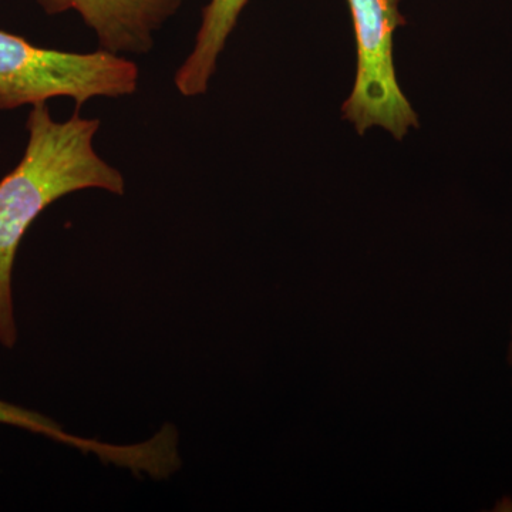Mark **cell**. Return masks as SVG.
<instances>
[{"label":"cell","instance_id":"obj_1","mask_svg":"<svg viewBox=\"0 0 512 512\" xmlns=\"http://www.w3.org/2000/svg\"><path fill=\"white\" fill-rule=\"evenodd\" d=\"M100 121L53 120L46 103L30 110L25 154L0 180V345L13 349L19 329L13 301V268L20 242L30 225L53 202L82 190L123 195L126 181L94 150Z\"/></svg>","mask_w":512,"mask_h":512},{"label":"cell","instance_id":"obj_2","mask_svg":"<svg viewBox=\"0 0 512 512\" xmlns=\"http://www.w3.org/2000/svg\"><path fill=\"white\" fill-rule=\"evenodd\" d=\"M138 76L136 63L109 50L46 49L0 30V110L36 106L55 97H70L79 110L94 97L130 96Z\"/></svg>","mask_w":512,"mask_h":512},{"label":"cell","instance_id":"obj_3","mask_svg":"<svg viewBox=\"0 0 512 512\" xmlns=\"http://www.w3.org/2000/svg\"><path fill=\"white\" fill-rule=\"evenodd\" d=\"M400 2L348 0L356 36L357 72L342 114L359 134L377 126L402 140L409 128L419 126L416 111L400 89L394 69V32L406 23Z\"/></svg>","mask_w":512,"mask_h":512},{"label":"cell","instance_id":"obj_4","mask_svg":"<svg viewBox=\"0 0 512 512\" xmlns=\"http://www.w3.org/2000/svg\"><path fill=\"white\" fill-rule=\"evenodd\" d=\"M46 15L79 13L96 33L101 49L144 55L154 45V33L173 18L184 0H35Z\"/></svg>","mask_w":512,"mask_h":512},{"label":"cell","instance_id":"obj_5","mask_svg":"<svg viewBox=\"0 0 512 512\" xmlns=\"http://www.w3.org/2000/svg\"><path fill=\"white\" fill-rule=\"evenodd\" d=\"M0 424L39 434V436L56 441V443L76 448L80 453L89 454V456L92 454V456L100 458L103 463L127 468L137 476H154L160 468L161 458H163L160 443L154 437L147 441H141V443L126 444V446L84 439V437L70 434L57 421L50 419L45 414L26 409L18 404L5 402L2 399H0Z\"/></svg>","mask_w":512,"mask_h":512},{"label":"cell","instance_id":"obj_6","mask_svg":"<svg viewBox=\"0 0 512 512\" xmlns=\"http://www.w3.org/2000/svg\"><path fill=\"white\" fill-rule=\"evenodd\" d=\"M247 3L248 0H210L202 10L194 49L175 74V86L183 96L195 97L207 92L218 57Z\"/></svg>","mask_w":512,"mask_h":512},{"label":"cell","instance_id":"obj_7","mask_svg":"<svg viewBox=\"0 0 512 512\" xmlns=\"http://www.w3.org/2000/svg\"><path fill=\"white\" fill-rule=\"evenodd\" d=\"M510 363L512 365V343H511V348H510Z\"/></svg>","mask_w":512,"mask_h":512}]
</instances>
